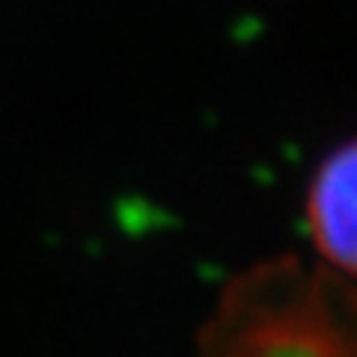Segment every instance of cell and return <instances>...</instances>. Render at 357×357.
Listing matches in <instances>:
<instances>
[{"label": "cell", "mask_w": 357, "mask_h": 357, "mask_svg": "<svg viewBox=\"0 0 357 357\" xmlns=\"http://www.w3.org/2000/svg\"><path fill=\"white\" fill-rule=\"evenodd\" d=\"M351 283L295 253L238 274L197 337L199 357H357Z\"/></svg>", "instance_id": "6da1fadb"}, {"label": "cell", "mask_w": 357, "mask_h": 357, "mask_svg": "<svg viewBox=\"0 0 357 357\" xmlns=\"http://www.w3.org/2000/svg\"><path fill=\"white\" fill-rule=\"evenodd\" d=\"M354 143L345 140L319 164L307 194V227L316 250L328 268L345 277L354 274L357 232H354V178L357 158Z\"/></svg>", "instance_id": "7a4b0ae2"}]
</instances>
